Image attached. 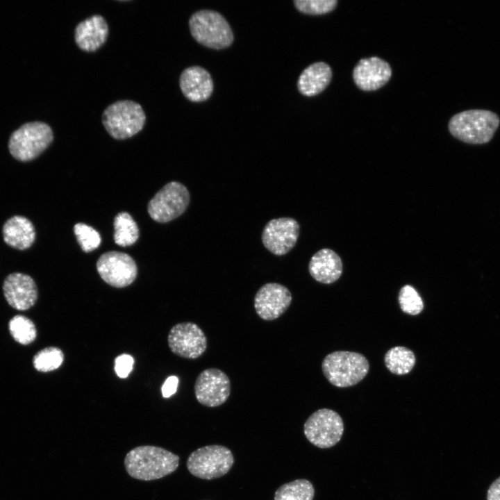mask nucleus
I'll return each mask as SVG.
<instances>
[{"instance_id":"2","label":"nucleus","mask_w":500,"mask_h":500,"mask_svg":"<svg viewBox=\"0 0 500 500\" xmlns=\"http://www.w3.org/2000/svg\"><path fill=\"white\" fill-rule=\"evenodd\" d=\"M499 124L500 119L494 112L473 109L454 115L449 122L448 129L461 142L483 144L492 139Z\"/></svg>"},{"instance_id":"10","label":"nucleus","mask_w":500,"mask_h":500,"mask_svg":"<svg viewBox=\"0 0 500 500\" xmlns=\"http://www.w3.org/2000/svg\"><path fill=\"white\" fill-rule=\"evenodd\" d=\"M167 342L173 353L187 359L198 358L207 349V338L203 331L191 322H181L172 326Z\"/></svg>"},{"instance_id":"3","label":"nucleus","mask_w":500,"mask_h":500,"mask_svg":"<svg viewBox=\"0 0 500 500\" xmlns=\"http://www.w3.org/2000/svg\"><path fill=\"white\" fill-rule=\"evenodd\" d=\"M322 369L330 383L338 388H347L356 385L365 377L369 364L360 353L336 351L325 356Z\"/></svg>"},{"instance_id":"30","label":"nucleus","mask_w":500,"mask_h":500,"mask_svg":"<svg viewBox=\"0 0 500 500\" xmlns=\"http://www.w3.org/2000/svg\"><path fill=\"white\" fill-rule=\"evenodd\" d=\"M134 365L133 358L128 354L123 353L115 359V371L116 374L122 378L128 376L132 372Z\"/></svg>"},{"instance_id":"28","label":"nucleus","mask_w":500,"mask_h":500,"mask_svg":"<svg viewBox=\"0 0 500 500\" xmlns=\"http://www.w3.org/2000/svg\"><path fill=\"white\" fill-rule=\"evenodd\" d=\"M74 232L82 250L90 252L97 249L101 242V236L92 226L78 223L74 226Z\"/></svg>"},{"instance_id":"1","label":"nucleus","mask_w":500,"mask_h":500,"mask_svg":"<svg viewBox=\"0 0 500 500\" xmlns=\"http://www.w3.org/2000/svg\"><path fill=\"white\" fill-rule=\"evenodd\" d=\"M179 456L156 446L142 445L131 449L124 458V467L130 476L141 481L163 478L179 465Z\"/></svg>"},{"instance_id":"12","label":"nucleus","mask_w":500,"mask_h":500,"mask_svg":"<svg viewBox=\"0 0 500 500\" xmlns=\"http://www.w3.org/2000/svg\"><path fill=\"white\" fill-rule=\"evenodd\" d=\"M197 401L207 407L224 403L231 394V381L225 372L217 368H208L197 376L194 386Z\"/></svg>"},{"instance_id":"4","label":"nucleus","mask_w":500,"mask_h":500,"mask_svg":"<svg viewBox=\"0 0 500 500\" xmlns=\"http://www.w3.org/2000/svg\"><path fill=\"white\" fill-rule=\"evenodd\" d=\"M190 31L200 44L216 50L230 47L234 40L231 27L224 17L212 10H200L189 19Z\"/></svg>"},{"instance_id":"15","label":"nucleus","mask_w":500,"mask_h":500,"mask_svg":"<svg viewBox=\"0 0 500 500\" xmlns=\"http://www.w3.org/2000/svg\"><path fill=\"white\" fill-rule=\"evenodd\" d=\"M391 76L389 63L376 56L360 60L353 70V79L356 86L367 92L385 85Z\"/></svg>"},{"instance_id":"19","label":"nucleus","mask_w":500,"mask_h":500,"mask_svg":"<svg viewBox=\"0 0 500 500\" xmlns=\"http://www.w3.org/2000/svg\"><path fill=\"white\" fill-rule=\"evenodd\" d=\"M343 265L340 257L332 249L324 248L317 251L310 258L308 271L317 281L331 284L338 281L342 274Z\"/></svg>"},{"instance_id":"5","label":"nucleus","mask_w":500,"mask_h":500,"mask_svg":"<svg viewBox=\"0 0 500 500\" xmlns=\"http://www.w3.org/2000/svg\"><path fill=\"white\" fill-rule=\"evenodd\" d=\"M101 121L112 138L125 140L142 130L146 115L138 103L132 100H119L104 110Z\"/></svg>"},{"instance_id":"31","label":"nucleus","mask_w":500,"mask_h":500,"mask_svg":"<svg viewBox=\"0 0 500 500\" xmlns=\"http://www.w3.org/2000/svg\"><path fill=\"white\" fill-rule=\"evenodd\" d=\"M178 384V378L176 376H169L164 382L161 392L164 398H169L173 395L177 390Z\"/></svg>"},{"instance_id":"17","label":"nucleus","mask_w":500,"mask_h":500,"mask_svg":"<svg viewBox=\"0 0 500 500\" xmlns=\"http://www.w3.org/2000/svg\"><path fill=\"white\" fill-rule=\"evenodd\" d=\"M179 86L184 97L192 102L206 101L214 88L211 75L200 66L185 68L180 75Z\"/></svg>"},{"instance_id":"29","label":"nucleus","mask_w":500,"mask_h":500,"mask_svg":"<svg viewBox=\"0 0 500 500\" xmlns=\"http://www.w3.org/2000/svg\"><path fill=\"white\" fill-rule=\"evenodd\" d=\"M294 4L297 10L307 15H324L333 10L337 0H295Z\"/></svg>"},{"instance_id":"13","label":"nucleus","mask_w":500,"mask_h":500,"mask_svg":"<svg viewBox=\"0 0 500 500\" xmlns=\"http://www.w3.org/2000/svg\"><path fill=\"white\" fill-rule=\"evenodd\" d=\"M299 232L300 226L294 218L272 219L265 226L261 240L265 247L272 253L283 256L295 246Z\"/></svg>"},{"instance_id":"24","label":"nucleus","mask_w":500,"mask_h":500,"mask_svg":"<svg viewBox=\"0 0 500 500\" xmlns=\"http://www.w3.org/2000/svg\"><path fill=\"white\" fill-rule=\"evenodd\" d=\"M314 495L311 482L301 478L281 485L275 492L274 500H312Z\"/></svg>"},{"instance_id":"7","label":"nucleus","mask_w":500,"mask_h":500,"mask_svg":"<svg viewBox=\"0 0 500 500\" xmlns=\"http://www.w3.org/2000/svg\"><path fill=\"white\" fill-rule=\"evenodd\" d=\"M234 462L231 451L218 445H207L192 451L187 460V468L193 476L212 480L226 474Z\"/></svg>"},{"instance_id":"22","label":"nucleus","mask_w":500,"mask_h":500,"mask_svg":"<svg viewBox=\"0 0 500 500\" xmlns=\"http://www.w3.org/2000/svg\"><path fill=\"white\" fill-rule=\"evenodd\" d=\"M415 362L416 358L413 351L401 346L390 349L384 357L386 367L396 375L408 374L415 366Z\"/></svg>"},{"instance_id":"11","label":"nucleus","mask_w":500,"mask_h":500,"mask_svg":"<svg viewBox=\"0 0 500 500\" xmlns=\"http://www.w3.org/2000/svg\"><path fill=\"white\" fill-rule=\"evenodd\" d=\"M97 269L106 283L117 288L131 285L138 274L134 260L127 253L115 251L103 253L97 262Z\"/></svg>"},{"instance_id":"8","label":"nucleus","mask_w":500,"mask_h":500,"mask_svg":"<svg viewBox=\"0 0 500 500\" xmlns=\"http://www.w3.org/2000/svg\"><path fill=\"white\" fill-rule=\"evenodd\" d=\"M190 203V193L182 183L172 181L164 185L149 201L148 212L160 223L169 222L181 216Z\"/></svg>"},{"instance_id":"6","label":"nucleus","mask_w":500,"mask_h":500,"mask_svg":"<svg viewBox=\"0 0 500 500\" xmlns=\"http://www.w3.org/2000/svg\"><path fill=\"white\" fill-rule=\"evenodd\" d=\"M53 140V131L47 124L29 122L12 133L8 149L15 159L23 162L31 161L39 156Z\"/></svg>"},{"instance_id":"9","label":"nucleus","mask_w":500,"mask_h":500,"mask_svg":"<svg viewBox=\"0 0 500 500\" xmlns=\"http://www.w3.org/2000/svg\"><path fill=\"white\" fill-rule=\"evenodd\" d=\"M306 438L313 445L327 449L335 445L344 432L342 417L335 411L322 408L315 411L303 425Z\"/></svg>"},{"instance_id":"23","label":"nucleus","mask_w":500,"mask_h":500,"mask_svg":"<svg viewBox=\"0 0 500 500\" xmlns=\"http://www.w3.org/2000/svg\"><path fill=\"white\" fill-rule=\"evenodd\" d=\"M114 240L121 247L133 244L139 238L138 226L132 216L126 212L118 213L114 219Z\"/></svg>"},{"instance_id":"25","label":"nucleus","mask_w":500,"mask_h":500,"mask_svg":"<svg viewBox=\"0 0 500 500\" xmlns=\"http://www.w3.org/2000/svg\"><path fill=\"white\" fill-rule=\"evenodd\" d=\"M9 330L12 338L22 344L31 343L37 335L36 328L33 322L22 315H16L10 319Z\"/></svg>"},{"instance_id":"32","label":"nucleus","mask_w":500,"mask_h":500,"mask_svg":"<svg viewBox=\"0 0 500 500\" xmlns=\"http://www.w3.org/2000/svg\"><path fill=\"white\" fill-rule=\"evenodd\" d=\"M487 500H500V476L489 487L487 492Z\"/></svg>"},{"instance_id":"16","label":"nucleus","mask_w":500,"mask_h":500,"mask_svg":"<svg viewBox=\"0 0 500 500\" xmlns=\"http://www.w3.org/2000/svg\"><path fill=\"white\" fill-rule=\"evenodd\" d=\"M4 297L10 306L19 310L32 307L38 299V288L28 275L15 272L6 276L3 284Z\"/></svg>"},{"instance_id":"20","label":"nucleus","mask_w":500,"mask_h":500,"mask_svg":"<svg viewBox=\"0 0 500 500\" xmlns=\"http://www.w3.org/2000/svg\"><path fill=\"white\" fill-rule=\"evenodd\" d=\"M2 235L4 242L19 250L29 248L35 239V231L32 222L26 217L15 215L3 224Z\"/></svg>"},{"instance_id":"27","label":"nucleus","mask_w":500,"mask_h":500,"mask_svg":"<svg viewBox=\"0 0 500 500\" xmlns=\"http://www.w3.org/2000/svg\"><path fill=\"white\" fill-rule=\"evenodd\" d=\"M398 301L401 310L410 315H417L424 309L422 297L410 285H405L400 289Z\"/></svg>"},{"instance_id":"18","label":"nucleus","mask_w":500,"mask_h":500,"mask_svg":"<svg viewBox=\"0 0 500 500\" xmlns=\"http://www.w3.org/2000/svg\"><path fill=\"white\" fill-rule=\"evenodd\" d=\"M108 32V25L105 18L101 15H94L76 25L74 30L75 42L81 50L94 52L106 42Z\"/></svg>"},{"instance_id":"26","label":"nucleus","mask_w":500,"mask_h":500,"mask_svg":"<svg viewBox=\"0 0 500 500\" xmlns=\"http://www.w3.org/2000/svg\"><path fill=\"white\" fill-rule=\"evenodd\" d=\"M64 354L56 347H48L38 351L33 358V366L39 372L53 371L62 364Z\"/></svg>"},{"instance_id":"21","label":"nucleus","mask_w":500,"mask_h":500,"mask_svg":"<svg viewBox=\"0 0 500 500\" xmlns=\"http://www.w3.org/2000/svg\"><path fill=\"white\" fill-rule=\"evenodd\" d=\"M332 78V70L324 62H316L308 66L297 81L299 92L306 97H313L324 91Z\"/></svg>"},{"instance_id":"14","label":"nucleus","mask_w":500,"mask_h":500,"mask_svg":"<svg viewBox=\"0 0 500 500\" xmlns=\"http://www.w3.org/2000/svg\"><path fill=\"white\" fill-rule=\"evenodd\" d=\"M292 301V294L287 287L278 283H267L256 293L253 306L262 319L272 321L285 312Z\"/></svg>"}]
</instances>
